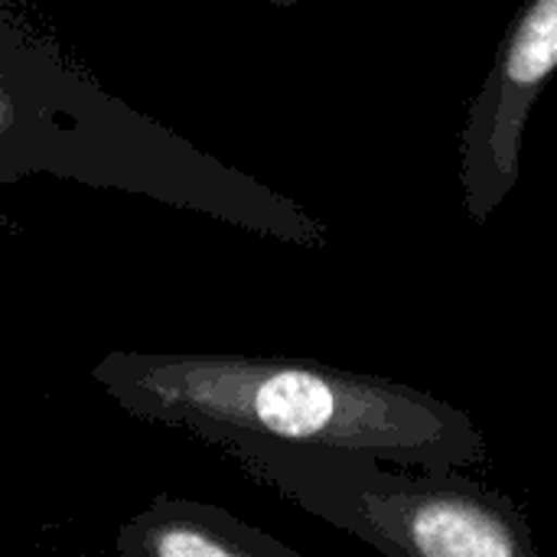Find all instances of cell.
Returning <instances> with one entry per match:
<instances>
[{
  "instance_id": "6",
  "label": "cell",
  "mask_w": 557,
  "mask_h": 557,
  "mask_svg": "<svg viewBox=\"0 0 557 557\" xmlns=\"http://www.w3.org/2000/svg\"><path fill=\"white\" fill-rule=\"evenodd\" d=\"M264 3H271V7H277V10H294L300 0H264Z\"/></svg>"
},
{
  "instance_id": "4",
  "label": "cell",
  "mask_w": 557,
  "mask_h": 557,
  "mask_svg": "<svg viewBox=\"0 0 557 557\" xmlns=\"http://www.w3.org/2000/svg\"><path fill=\"white\" fill-rule=\"evenodd\" d=\"M114 548L121 557H300L287 542L215 503L170 496H157L124 522Z\"/></svg>"
},
{
  "instance_id": "3",
  "label": "cell",
  "mask_w": 557,
  "mask_h": 557,
  "mask_svg": "<svg viewBox=\"0 0 557 557\" xmlns=\"http://www.w3.org/2000/svg\"><path fill=\"white\" fill-rule=\"evenodd\" d=\"M555 72L557 0H525L460 131V189L476 225L490 222L516 189L525 127Z\"/></svg>"
},
{
  "instance_id": "5",
  "label": "cell",
  "mask_w": 557,
  "mask_h": 557,
  "mask_svg": "<svg viewBox=\"0 0 557 557\" xmlns=\"http://www.w3.org/2000/svg\"><path fill=\"white\" fill-rule=\"evenodd\" d=\"M13 232H16V225H13V222H10V219L0 212V238H3V235H13Z\"/></svg>"
},
{
  "instance_id": "1",
  "label": "cell",
  "mask_w": 557,
  "mask_h": 557,
  "mask_svg": "<svg viewBox=\"0 0 557 557\" xmlns=\"http://www.w3.org/2000/svg\"><path fill=\"white\" fill-rule=\"evenodd\" d=\"M91 379L127 414L212 447L271 441L359 450L421 473H460L486 454L483 434L460 408L313 359L111 349Z\"/></svg>"
},
{
  "instance_id": "2",
  "label": "cell",
  "mask_w": 557,
  "mask_h": 557,
  "mask_svg": "<svg viewBox=\"0 0 557 557\" xmlns=\"http://www.w3.org/2000/svg\"><path fill=\"white\" fill-rule=\"evenodd\" d=\"M219 450L255 483L379 548L411 557H535V532L503 493L460 473L385 467L359 450L225 441Z\"/></svg>"
}]
</instances>
